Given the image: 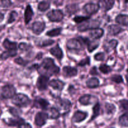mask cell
<instances>
[{
  "instance_id": "ffe728a7",
  "label": "cell",
  "mask_w": 128,
  "mask_h": 128,
  "mask_svg": "<svg viewBox=\"0 0 128 128\" xmlns=\"http://www.w3.org/2000/svg\"><path fill=\"white\" fill-rule=\"evenodd\" d=\"M122 31V29L116 24H111L108 28V33L110 35H116Z\"/></svg>"
},
{
  "instance_id": "277c9868",
  "label": "cell",
  "mask_w": 128,
  "mask_h": 128,
  "mask_svg": "<svg viewBox=\"0 0 128 128\" xmlns=\"http://www.w3.org/2000/svg\"><path fill=\"white\" fill-rule=\"evenodd\" d=\"M16 94V89L12 85H6L2 87L1 96L4 99L13 98Z\"/></svg>"
},
{
  "instance_id": "f546056e",
  "label": "cell",
  "mask_w": 128,
  "mask_h": 128,
  "mask_svg": "<svg viewBox=\"0 0 128 128\" xmlns=\"http://www.w3.org/2000/svg\"><path fill=\"white\" fill-rule=\"evenodd\" d=\"M50 6V3L48 1H43L41 2L38 5V9L40 12H45Z\"/></svg>"
},
{
  "instance_id": "60d3db41",
  "label": "cell",
  "mask_w": 128,
  "mask_h": 128,
  "mask_svg": "<svg viewBox=\"0 0 128 128\" xmlns=\"http://www.w3.org/2000/svg\"><path fill=\"white\" fill-rule=\"evenodd\" d=\"M9 111L11 114L13 116H14V117H18L20 114L22 113V111L18 109H16V108H11L10 109H9Z\"/></svg>"
},
{
  "instance_id": "681fc988",
  "label": "cell",
  "mask_w": 128,
  "mask_h": 128,
  "mask_svg": "<svg viewBox=\"0 0 128 128\" xmlns=\"http://www.w3.org/2000/svg\"><path fill=\"white\" fill-rule=\"evenodd\" d=\"M90 74L91 75H98V72H97V69H96V67H93V68L91 69Z\"/></svg>"
},
{
  "instance_id": "d6986e66",
  "label": "cell",
  "mask_w": 128,
  "mask_h": 128,
  "mask_svg": "<svg viewBox=\"0 0 128 128\" xmlns=\"http://www.w3.org/2000/svg\"><path fill=\"white\" fill-rule=\"evenodd\" d=\"M34 13L30 5H28L24 11V22L26 24H28L32 19Z\"/></svg>"
},
{
  "instance_id": "f6af8a7d",
  "label": "cell",
  "mask_w": 128,
  "mask_h": 128,
  "mask_svg": "<svg viewBox=\"0 0 128 128\" xmlns=\"http://www.w3.org/2000/svg\"><path fill=\"white\" fill-rule=\"evenodd\" d=\"M14 62L16 63V64H18V65L24 66H26V65L27 63H28V62L25 61L24 60H23L22 58L19 57V58H16L15 60H14Z\"/></svg>"
},
{
  "instance_id": "8fae6325",
  "label": "cell",
  "mask_w": 128,
  "mask_h": 128,
  "mask_svg": "<svg viewBox=\"0 0 128 128\" xmlns=\"http://www.w3.org/2000/svg\"><path fill=\"white\" fill-rule=\"evenodd\" d=\"M115 1L114 0H99V5L103 10L108 12L114 6Z\"/></svg>"
},
{
  "instance_id": "52a82bcc",
  "label": "cell",
  "mask_w": 128,
  "mask_h": 128,
  "mask_svg": "<svg viewBox=\"0 0 128 128\" xmlns=\"http://www.w3.org/2000/svg\"><path fill=\"white\" fill-rule=\"evenodd\" d=\"M49 84V77L46 76H41L36 82V87L40 90H44L47 88Z\"/></svg>"
},
{
  "instance_id": "5bb4252c",
  "label": "cell",
  "mask_w": 128,
  "mask_h": 128,
  "mask_svg": "<svg viewBox=\"0 0 128 128\" xmlns=\"http://www.w3.org/2000/svg\"><path fill=\"white\" fill-rule=\"evenodd\" d=\"M49 106V102L42 98H36L34 101V106L42 109H46Z\"/></svg>"
},
{
  "instance_id": "816d5d0a",
  "label": "cell",
  "mask_w": 128,
  "mask_h": 128,
  "mask_svg": "<svg viewBox=\"0 0 128 128\" xmlns=\"http://www.w3.org/2000/svg\"><path fill=\"white\" fill-rule=\"evenodd\" d=\"M124 2L125 3H128V0H124Z\"/></svg>"
},
{
  "instance_id": "7a4b0ae2",
  "label": "cell",
  "mask_w": 128,
  "mask_h": 128,
  "mask_svg": "<svg viewBox=\"0 0 128 128\" xmlns=\"http://www.w3.org/2000/svg\"><path fill=\"white\" fill-rule=\"evenodd\" d=\"M31 100L28 96L23 94H18L13 98L12 102L16 106L20 108H24L28 106Z\"/></svg>"
},
{
  "instance_id": "d6a6232c",
  "label": "cell",
  "mask_w": 128,
  "mask_h": 128,
  "mask_svg": "<svg viewBox=\"0 0 128 128\" xmlns=\"http://www.w3.org/2000/svg\"><path fill=\"white\" fill-rule=\"evenodd\" d=\"M60 116V112L56 108H52L49 111V117L52 119H57Z\"/></svg>"
},
{
  "instance_id": "8d00e7d4",
  "label": "cell",
  "mask_w": 128,
  "mask_h": 128,
  "mask_svg": "<svg viewBox=\"0 0 128 128\" xmlns=\"http://www.w3.org/2000/svg\"><path fill=\"white\" fill-rule=\"evenodd\" d=\"M90 19L88 16H77L74 17V21L77 23H83L84 22Z\"/></svg>"
},
{
  "instance_id": "4fadbf2b",
  "label": "cell",
  "mask_w": 128,
  "mask_h": 128,
  "mask_svg": "<svg viewBox=\"0 0 128 128\" xmlns=\"http://www.w3.org/2000/svg\"><path fill=\"white\" fill-rule=\"evenodd\" d=\"M63 73L64 76L66 77H72L77 76V70L74 67L66 66L63 68Z\"/></svg>"
},
{
  "instance_id": "4dcf8cb0",
  "label": "cell",
  "mask_w": 128,
  "mask_h": 128,
  "mask_svg": "<svg viewBox=\"0 0 128 128\" xmlns=\"http://www.w3.org/2000/svg\"><path fill=\"white\" fill-rule=\"evenodd\" d=\"M86 45H87V48H88V51L89 52H92L94 50H96L97 48L99 46V44L98 42H94V41H90L88 40Z\"/></svg>"
},
{
  "instance_id": "836d02e7",
  "label": "cell",
  "mask_w": 128,
  "mask_h": 128,
  "mask_svg": "<svg viewBox=\"0 0 128 128\" xmlns=\"http://www.w3.org/2000/svg\"><path fill=\"white\" fill-rule=\"evenodd\" d=\"M99 112H100V104L99 103H97L93 108V115L91 118V120L96 119L99 115Z\"/></svg>"
},
{
  "instance_id": "bcb514c9",
  "label": "cell",
  "mask_w": 128,
  "mask_h": 128,
  "mask_svg": "<svg viewBox=\"0 0 128 128\" xmlns=\"http://www.w3.org/2000/svg\"><path fill=\"white\" fill-rule=\"evenodd\" d=\"M90 64V58L87 57L86 58L83 59L78 63V66H84L86 65H88Z\"/></svg>"
},
{
  "instance_id": "11a10c76",
  "label": "cell",
  "mask_w": 128,
  "mask_h": 128,
  "mask_svg": "<svg viewBox=\"0 0 128 128\" xmlns=\"http://www.w3.org/2000/svg\"></svg>"
},
{
  "instance_id": "83f0119b",
  "label": "cell",
  "mask_w": 128,
  "mask_h": 128,
  "mask_svg": "<svg viewBox=\"0 0 128 128\" xmlns=\"http://www.w3.org/2000/svg\"><path fill=\"white\" fill-rule=\"evenodd\" d=\"M119 124L120 126L128 127V112L120 116L119 119Z\"/></svg>"
},
{
  "instance_id": "cb8c5ba5",
  "label": "cell",
  "mask_w": 128,
  "mask_h": 128,
  "mask_svg": "<svg viewBox=\"0 0 128 128\" xmlns=\"http://www.w3.org/2000/svg\"><path fill=\"white\" fill-rule=\"evenodd\" d=\"M3 46L6 49H8V50H16L17 47V44L16 42H12L10 41L8 39H5L3 42Z\"/></svg>"
},
{
  "instance_id": "9a60e30c",
  "label": "cell",
  "mask_w": 128,
  "mask_h": 128,
  "mask_svg": "<svg viewBox=\"0 0 128 128\" xmlns=\"http://www.w3.org/2000/svg\"><path fill=\"white\" fill-rule=\"evenodd\" d=\"M87 117V113L85 112L78 110V111L76 112L74 114L73 117H72V120L74 122H80L84 120Z\"/></svg>"
},
{
  "instance_id": "7bdbcfd3",
  "label": "cell",
  "mask_w": 128,
  "mask_h": 128,
  "mask_svg": "<svg viewBox=\"0 0 128 128\" xmlns=\"http://www.w3.org/2000/svg\"><path fill=\"white\" fill-rule=\"evenodd\" d=\"M54 43V41L52 40H45L44 41L42 42V43H40L39 44V46H42V47H44V46H47L48 45H52Z\"/></svg>"
},
{
  "instance_id": "7c38bea8",
  "label": "cell",
  "mask_w": 128,
  "mask_h": 128,
  "mask_svg": "<svg viewBox=\"0 0 128 128\" xmlns=\"http://www.w3.org/2000/svg\"><path fill=\"white\" fill-rule=\"evenodd\" d=\"M96 99V98L94 96H92V95L87 94L80 97L78 99V101L82 105L87 106L88 104H92Z\"/></svg>"
},
{
  "instance_id": "e575fe53",
  "label": "cell",
  "mask_w": 128,
  "mask_h": 128,
  "mask_svg": "<svg viewBox=\"0 0 128 128\" xmlns=\"http://www.w3.org/2000/svg\"><path fill=\"white\" fill-rule=\"evenodd\" d=\"M105 108L108 114H112L116 110L115 106L112 104H110V103H106L105 106Z\"/></svg>"
},
{
  "instance_id": "d590c367",
  "label": "cell",
  "mask_w": 128,
  "mask_h": 128,
  "mask_svg": "<svg viewBox=\"0 0 128 128\" xmlns=\"http://www.w3.org/2000/svg\"><path fill=\"white\" fill-rule=\"evenodd\" d=\"M99 70H100V71L102 73L104 74H107L111 72V68H110V67L109 66L106 65V64L101 65L100 66V67H99Z\"/></svg>"
},
{
  "instance_id": "4316f807",
  "label": "cell",
  "mask_w": 128,
  "mask_h": 128,
  "mask_svg": "<svg viewBox=\"0 0 128 128\" xmlns=\"http://www.w3.org/2000/svg\"><path fill=\"white\" fill-rule=\"evenodd\" d=\"M66 12L70 15L74 14V13H77L79 10V7H78V4H68L66 6Z\"/></svg>"
},
{
  "instance_id": "b9f144b4",
  "label": "cell",
  "mask_w": 128,
  "mask_h": 128,
  "mask_svg": "<svg viewBox=\"0 0 128 128\" xmlns=\"http://www.w3.org/2000/svg\"><path fill=\"white\" fill-rule=\"evenodd\" d=\"M94 58L98 61H102L105 58V54L103 52H99L94 55Z\"/></svg>"
},
{
  "instance_id": "ab89813d",
  "label": "cell",
  "mask_w": 128,
  "mask_h": 128,
  "mask_svg": "<svg viewBox=\"0 0 128 128\" xmlns=\"http://www.w3.org/2000/svg\"><path fill=\"white\" fill-rule=\"evenodd\" d=\"M111 80L113 82H116L117 84H120L123 82V78L120 75H115V76H113L111 77Z\"/></svg>"
},
{
  "instance_id": "db71d44e",
  "label": "cell",
  "mask_w": 128,
  "mask_h": 128,
  "mask_svg": "<svg viewBox=\"0 0 128 128\" xmlns=\"http://www.w3.org/2000/svg\"><path fill=\"white\" fill-rule=\"evenodd\" d=\"M18 1H21V0H18Z\"/></svg>"
},
{
  "instance_id": "f1b7e54d",
  "label": "cell",
  "mask_w": 128,
  "mask_h": 128,
  "mask_svg": "<svg viewBox=\"0 0 128 128\" xmlns=\"http://www.w3.org/2000/svg\"><path fill=\"white\" fill-rule=\"evenodd\" d=\"M17 52L16 50H8V51H6L4 52H3L0 58L2 59V60H6L8 58L10 57H13V56L16 55Z\"/></svg>"
},
{
  "instance_id": "e0dca14e",
  "label": "cell",
  "mask_w": 128,
  "mask_h": 128,
  "mask_svg": "<svg viewBox=\"0 0 128 128\" xmlns=\"http://www.w3.org/2000/svg\"><path fill=\"white\" fill-rule=\"evenodd\" d=\"M50 52L51 53L52 55H54V56H55L56 58L59 59V60L62 58L63 56H64L62 50V49L60 48V47L58 45L50 49Z\"/></svg>"
},
{
  "instance_id": "2e32d148",
  "label": "cell",
  "mask_w": 128,
  "mask_h": 128,
  "mask_svg": "<svg viewBox=\"0 0 128 128\" xmlns=\"http://www.w3.org/2000/svg\"><path fill=\"white\" fill-rule=\"evenodd\" d=\"M50 87L58 90H62L65 86V83L58 79H54L50 81L48 84Z\"/></svg>"
},
{
  "instance_id": "3957f363",
  "label": "cell",
  "mask_w": 128,
  "mask_h": 128,
  "mask_svg": "<svg viewBox=\"0 0 128 128\" xmlns=\"http://www.w3.org/2000/svg\"><path fill=\"white\" fill-rule=\"evenodd\" d=\"M100 24V21L98 20H87L80 24L78 26V30L80 32L88 30H93L98 28Z\"/></svg>"
},
{
  "instance_id": "c3c4849f",
  "label": "cell",
  "mask_w": 128,
  "mask_h": 128,
  "mask_svg": "<svg viewBox=\"0 0 128 128\" xmlns=\"http://www.w3.org/2000/svg\"><path fill=\"white\" fill-rule=\"evenodd\" d=\"M18 128H32V126L28 123H23L22 124L18 126Z\"/></svg>"
},
{
  "instance_id": "d4e9b609",
  "label": "cell",
  "mask_w": 128,
  "mask_h": 128,
  "mask_svg": "<svg viewBox=\"0 0 128 128\" xmlns=\"http://www.w3.org/2000/svg\"><path fill=\"white\" fill-rule=\"evenodd\" d=\"M86 84H87V86L88 88H96V87H98L99 86V80L96 77H92V78H90L87 81Z\"/></svg>"
},
{
  "instance_id": "7dc6e473",
  "label": "cell",
  "mask_w": 128,
  "mask_h": 128,
  "mask_svg": "<svg viewBox=\"0 0 128 128\" xmlns=\"http://www.w3.org/2000/svg\"><path fill=\"white\" fill-rule=\"evenodd\" d=\"M30 46L26 43H21L19 44V48L22 50H24V51L29 50Z\"/></svg>"
},
{
  "instance_id": "ba28073f",
  "label": "cell",
  "mask_w": 128,
  "mask_h": 128,
  "mask_svg": "<svg viewBox=\"0 0 128 128\" xmlns=\"http://www.w3.org/2000/svg\"><path fill=\"white\" fill-rule=\"evenodd\" d=\"M99 8H100V6H99V5L98 4L90 3H87L84 6V12L87 14L92 15V14H94L97 13L99 11Z\"/></svg>"
},
{
  "instance_id": "1f68e13d",
  "label": "cell",
  "mask_w": 128,
  "mask_h": 128,
  "mask_svg": "<svg viewBox=\"0 0 128 128\" xmlns=\"http://www.w3.org/2000/svg\"><path fill=\"white\" fill-rule=\"evenodd\" d=\"M62 31V28H55V29H52V30H50V31H48V32H46V35H47V36H51V37L58 36L59 35H60V34H61Z\"/></svg>"
},
{
  "instance_id": "603a6c76",
  "label": "cell",
  "mask_w": 128,
  "mask_h": 128,
  "mask_svg": "<svg viewBox=\"0 0 128 128\" xmlns=\"http://www.w3.org/2000/svg\"><path fill=\"white\" fill-rule=\"evenodd\" d=\"M116 22L118 24L124 26H128V15H127V14H119L116 18Z\"/></svg>"
},
{
  "instance_id": "74e56055",
  "label": "cell",
  "mask_w": 128,
  "mask_h": 128,
  "mask_svg": "<svg viewBox=\"0 0 128 128\" xmlns=\"http://www.w3.org/2000/svg\"><path fill=\"white\" fill-rule=\"evenodd\" d=\"M17 16H18V13H17V12H16L15 11H13V12H11L8 20V23H12L13 22H14L16 20V19Z\"/></svg>"
},
{
  "instance_id": "8992f818",
  "label": "cell",
  "mask_w": 128,
  "mask_h": 128,
  "mask_svg": "<svg viewBox=\"0 0 128 128\" xmlns=\"http://www.w3.org/2000/svg\"><path fill=\"white\" fill-rule=\"evenodd\" d=\"M46 16H47L49 20L51 21V22H58L62 20L64 14L61 10H54L49 12L46 14Z\"/></svg>"
},
{
  "instance_id": "44dd1931",
  "label": "cell",
  "mask_w": 128,
  "mask_h": 128,
  "mask_svg": "<svg viewBox=\"0 0 128 128\" xmlns=\"http://www.w3.org/2000/svg\"><path fill=\"white\" fill-rule=\"evenodd\" d=\"M58 106L62 110L68 111L71 107V102L69 100L67 99H61L58 102Z\"/></svg>"
},
{
  "instance_id": "484cf974",
  "label": "cell",
  "mask_w": 128,
  "mask_h": 128,
  "mask_svg": "<svg viewBox=\"0 0 128 128\" xmlns=\"http://www.w3.org/2000/svg\"><path fill=\"white\" fill-rule=\"evenodd\" d=\"M118 44V42L116 40H111L110 41L108 42L107 44H106L104 45V48L106 50L107 52H110L111 50H114V48H116V47L117 46Z\"/></svg>"
},
{
  "instance_id": "5b68a950",
  "label": "cell",
  "mask_w": 128,
  "mask_h": 128,
  "mask_svg": "<svg viewBox=\"0 0 128 128\" xmlns=\"http://www.w3.org/2000/svg\"><path fill=\"white\" fill-rule=\"evenodd\" d=\"M67 47L70 51L78 52L82 50L83 45L82 42L79 39L72 38L68 40L67 42Z\"/></svg>"
},
{
  "instance_id": "6da1fadb",
  "label": "cell",
  "mask_w": 128,
  "mask_h": 128,
  "mask_svg": "<svg viewBox=\"0 0 128 128\" xmlns=\"http://www.w3.org/2000/svg\"><path fill=\"white\" fill-rule=\"evenodd\" d=\"M38 71L43 76H51L57 74L60 72V68L55 65L54 60L51 58H46L44 60L40 66H39Z\"/></svg>"
},
{
  "instance_id": "30bf717a",
  "label": "cell",
  "mask_w": 128,
  "mask_h": 128,
  "mask_svg": "<svg viewBox=\"0 0 128 128\" xmlns=\"http://www.w3.org/2000/svg\"><path fill=\"white\" fill-rule=\"evenodd\" d=\"M45 28V22H35L33 23L32 29L33 32L36 35H40L44 31Z\"/></svg>"
},
{
  "instance_id": "7402d4cb",
  "label": "cell",
  "mask_w": 128,
  "mask_h": 128,
  "mask_svg": "<svg viewBox=\"0 0 128 128\" xmlns=\"http://www.w3.org/2000/svg\"><path fill=\"white\" fill-rule=\"evenodd\" d=\"M24 122V120L21 118L16 117V118H11L8 119V121L7 122V124L11 126H19L20 125L22 124Z\"/></svg>"
},
{
  "instance_id": "f35d334b",
  "label": "cell",
  "mask_w": 128,
  "mask_h": 128,
  "mask_svg": "<svg viewBox=\"0 0 128 128\" xmlns=\"http://www.w3.org/2000/svg\"><path fill=\"white\" fill-rule=\"evenodd\" d=\"M12 5L11 0H0V7L2 8H9Z\"/></svg>"
},
{
  "instance_id": "ac0fdd59",
  "label": "cell",
  "mask_w": 128,
  "mask_h": 128,
  "mask_svg": "<svg viewBox=\"0 0 128 128\" xmlns=\"http://www.w3.org/2000/svg\"><path fill=\"white\" fill-rule=\"evenodd\" d=\"M89 35L91 38L94 39H99L104 35V30L101 28H96L90 32Z\"/></svg>"
},
{
  "instance_id": "f5cc1de1",
  "label": "cell",
  "mask_w": 128,
  "mask_h": 128,
  "mask_svg": "<svg viewBox=\"0 0 128 128\" xmlns=\"http://www.w3.org/2000/svg\"><path fill=\"white\" fill-rule=\"evenodd\" d=\"M126 79H127V81H128V76H127L126 77Z\"/></svg>"
},
{
  "instance_id": "f907efd6",
  "label": "cell",
  "mask_w": 128,
  "mask_h": 128,
  "mask_svg": "<svg viewBox=\"0 0 128 128\" xmlns=\"http://www.w3.org/2000/svg\"><path fill=\"white\" fill-rule=\"evenodd\" d=\"M4 19V14L0 12V22H2Z\"/></svg>"
},
{
  "instance_id": "ee69618b",
  "label": "cell",
  "mask_w": 128,
  "mask_h": 128,
  "mask_svg": "<svg viewBox=\"0 0 128 128\" xmlns=\"http://www.w3.org/2000/svg\"><path fill=\"white\" fill-rule=\"evenodd\" d=\"M120 106L124 110H128V100L127 99H122L119 101Z\"/></svg>"
},
{
  "instance_id": "9c48e42d",
  "label": "cell",
  "mask_w": 128,
  "mask_h": 128,
  "mask_svg": "<svg viewBox=\"0 0 128 128\" xmlns=\"http://www.w3.org/2000/svg\"><path fill=\"white\" fill-rule=\"evenodd\" d=\"M48 118V115L46 113L40 112L36 114L35 118V123L38 126H42L46 123V120Z\"/></svg>"
}]
</instances>
